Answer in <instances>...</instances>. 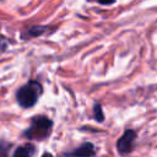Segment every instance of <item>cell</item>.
<instances>
[{
  "mask_svg": "<svg viewBox=\"0 0 157 157\" xmlns=\"http://www.w3.org/2000/svg\"><path fill=\"white\" fill-rule=\"evenodd\" d=\"M93 113H94V119L97 121H103L104 120V115H103V112H102V107L99 104H96L94 108H93Z\"/></svg>",
  "mask_w": 157,
  "mask_h": 157,
  "instance_id": "8992f818",
  "label": "cell"
},
{
  "mask_svg": "<svg viewBox=\"0 0 157 157\" xmlns=\"http://www.w3.org/2000/svg\"><path fill=\"white\" fill-rule=\"evenodd\" d=\"M6 150H7V147L5 148V146L1 144L0 145V157H6Z\"/></svg>",
  "mask_w": 157,
  "mask_h": 157,
  "instance_id": "52a82bcc",
  "label": "cell"
},
{
  "mask_svg": "<svg viewBox=\"0 0 157 157\" xmlns=\"http://www.w3.org/2000/svg\"><path fill=\"white\" fill-rule=\"evenodd\" d=\"M136 139V132L134 130H126L124 132V135L118 140L117 142V148L121 155L129 153L132 150L134 146V141Z\"/></svg>",
  "mask_w": 157,
  "mask_h": 157,
  "instance_id": "3957f363",
  "label": "cell"
},
{
  "mask_svg": "<svg viewBox=\"0 0 157 157\" xmlns=\"http://www.w3.org/2000/svg\"><path fill=\"white\" fill-rule=\"evenodd\" d=\"M94 146L91 142H86L83 145H81L80 147H77L75 151L70 152L69 155L72 157H92L94 155Z\"/></svg>",
  "mask_w": 157,
  "mask_h": 157,
  "instance_id": "277c9868",
  "label": "cell"
},
{
  "mask_svg": "<svg viewBox=\"0 0 157 157\" xmlns=\"http://www.w3.org/2000/svg\"><path fill=\"white\" fill-rule=\"evenodd\" d=\"M42 157H53V156H52L50 153H44V155H43Z\"/></svg>",
  "mask_w": 157,
  "mask_h": 157,
  "instance_id": "ba28073f",
  "label": "cell"
},
{
  "mask_svg": "<svg viewBox=\"0 0 157 157\" xmlns=\"http://www.w3.org/2000/svg\"><path fill=\"white\" fill-rule=\"evenodd\" d=\"M52 130V121L45 117H36L33 118L31 126L26 130L25 135L28 139H44L49 135Z\"/></svg>",
  "mask_w": 157,
  "mask_h": 157,
  "instance_id": "7a4b0ae2",
  "label": "cell"
},
{
  "mask_svg": "<svg viewBox=\"0 0 157 157\" xmlns=\"http://www.w3.org/2000/svg\"><path fill=\"white\" fill-rule=\"evenodd\" d=\"M34 153H36V147L32 144H26V145L20 146L15 151L13 157H32Z\"/></svg>",
  "mask_w": 157,
  "mask_h": 157,
  "instance_id": "5b68a950",
  "label": "cell"
},
{
  "mask_svg": "<svg viewBox=\"0 0 157 157\" xmlns=\"http://www.w3.org/2000/svg\"><path fill=\"white\" fill-rule=\"evenodd\" d=\"M40 93H42V86L36 81H29L27 85L22 86L17 91L16 98L21 107L29 108L36 104Z\"/></svg>",
  "mask_w": 157,
  "mask_h": 157,
  "instance_id": "6da1fadb",
  "label": "cell"
}]
</instances>
